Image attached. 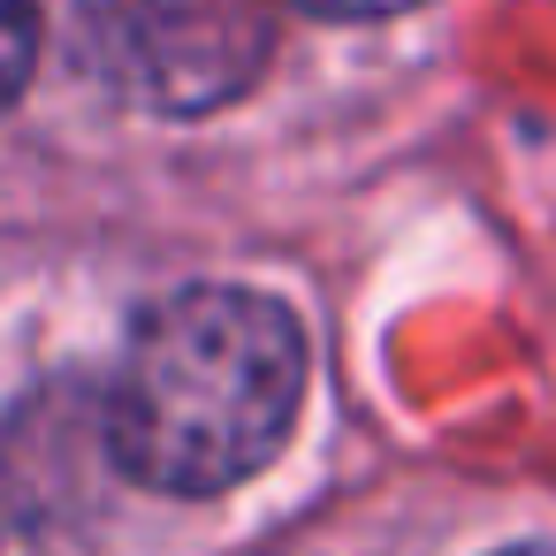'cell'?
I'll list each match as a JSON object with an SVG mask.
<instances>
[{
	"label": "cell",
	"mask_w": 556,
	"mask_h": 556,
	"mask_svg": "<svg viewBox=\"0 0 556 556\" xmlns=\"http://www.w3.org/2000/svg\"><path fill=\"white\" fill-rule=\"evenodd\" d=\"M298 381V320L260 290L206 282L138 320L115 374L108 442L130 480L168 495H214L282 450Z\"/></svg>",
	"instance_id": "6da1fadb"
},
{
	"label": "cell",
	"mask_w": 556,
	"mask_h": 556,
	"mask_svg": "<svg viewBox=\"0 0 556 556\" xmlns=\"http://www.w3.org/2000/svg\"><path fill=\"white\" fill-rule=\"evenodd\" d=\"M298 9H313V16H396L412 0H298Z\"/></svg>",
	"instance_id": "277c9868"
},
{
	"label": "cell",
	"mask_w": 556,
	"mask_h": 556,
	"mask_svg": "<svg viewBox=\"0 0 556 556\" xmlns=\"http://www.w3.org/2000/svg\"><path fill=\"white\" fill-rule=\"evenodd\" d=\"M510 556H556V548H510Z\"/></svg>",
	"instance_id": "5b68a950"
},
{
	"label": "cell",
	"mask_w": 556,
	"mask_h": 556,
	"mask_svg": "<svg viewBox=\"0 0 556 556\" xmlns=\"http://www.w3.org/2000/svg\"><path fill=\"white\" fill-rule=\"evenodd\" d=\"M31 54H39V9L31 0H0V108L24 92Z\"/></svg>",
	"instance_id": "3957f363"
},
{
	"label": "cell",
	"mask_w": 556,
	"mask_h": 556,
	"mask_svg": "<svg viewBox=\"0 0 556 556\" xmlns=\"http://www.w3.org/2000/svg\"><path fill=\"white\" fill-rule=\"evenodd\" d=\"M70 54L153 115H199L267 62V0H62Z\"/></svg>",
	"instance_id": "7a4b0ae2"
}]
</instances>
